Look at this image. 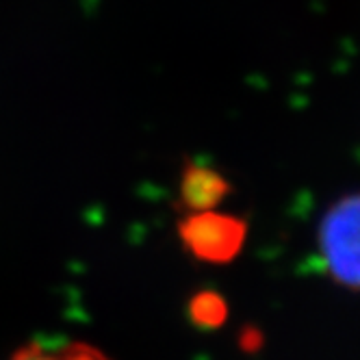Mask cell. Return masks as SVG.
<instances>
[{
  "label": "cell",
  "instance_id": "obj_4",
  "mask_svg": "<svg viewBox=\"0 0 360 360\" xmlns=\"http://www.w3.org/2000/svg\"><path fill=\"white\" fill-rule=\"evenodd\" d=\"M9 360H111V358L87 343H65L59 347H46L41 343H35L18 349Z\"/></svg>",
  "mask_w": 360,
  "mask_h": 360
},
{
  "label": "cell",
  "instance_id": "obj_2",
  "mask_svg": "<svg viewBox=\"0 0 360 360\" xmlns=\"http://www.w3.org/2000/svg\"><path fill=\"white\" fill-rule=\"evenodd\" d=\"M178 237L193 259L224 265L241 254L248 239V224L241 217L219 211L189 213L178 224Z\"/></svg>",
  "mask_w": 360,
  "mask_h": 360
},
{
  "label": "cell",
  "instance_id": "obj_1",
  "mask_svg": "<svg viewBox=\"0 0 360 360\" xmlns=\"http://www.w3.org/2000/svg\"><path fill=\"white\" fill-rule=\"evenodd\" d=\"M317 252L337 285L360 293V191L339 198L321 215Z\"/></svg>",
  "mask_w": 360,
  "mask_h": 360
},
{
  "label": "cell",
  "instance_id": "obj_3",
  "mask_svg": "<svg viewBox=\"0 0 360 360\" xmlns=\"http://www.w3.org/2000/svg\"><path fill=\"white\" fill-rule=\"evenodd\" d=\"M180 207L189 213L215 211L217 204L230 193V183L213 167L187 163L180 176Z\"/></svg>",
  "mask_w": 360,
  "mask_h": 360
},
{
  "label": "cell",
  "instance_id": "obj_5",
  "mask_svg": "<svg viewBox=\"0 0 360 360\" xmlns=\"http://www.w3.org/2000/svg\"><path fill=\"white\" fill-rule=\"evenodd\" d=\"M191 315L198 323L207 326H217L226 317V304L219 295L215 293H200L191 302Z\"/></svg>",
  "mask_w": 360,
  "mask_h": 360
}]
</instances>
